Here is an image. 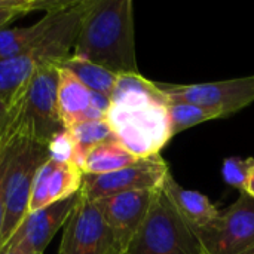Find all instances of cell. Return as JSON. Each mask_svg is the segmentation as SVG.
Instances as JSON below:
<instances>
[{"label": "cell", "mask_w": 254, "mask_h": 254, "mask_svg": "<svg viewBox=\"0 0 254 254\" xmlns=\"http://www.w3.org/2000/svg\"><path fill=\"white\" fill-rule=\"evenodd\" d=\"M140 159L137 156L128 152L118 141H110L88 150L80 168L83 174H107L134 165Z\"/></svg>", "instance_id": "17"}, {"label": "cell", "mask_w": 254, "mask_h": 254, "mask_svg": "<svg viewBox=\"0 0 254 254\" xmlns=\"http://www.w3.org/2000/svg\"><path fill=\"white\" fill-rule=\"evenodd\" d=\"M159 89L170 100L190 103L226 118L254 103V74L207 83L173 85L159 83Z\"/></svg>", "instance_id": "8"}, {"label": "cell", "mask_w": 254, "mask_h": 254, "mask_svg": "<svg viewBox=\"0 0 254 254\" xmlns=\"http://www.w3.org/2000/svg\"><path fill=\"white\" fill-rule=\"evenodd\" d=\"M85 58L116 76L138 74L131 0H91L73 48Z\"/></svg>", "instance_id": "2"}, {"label": "cell", "mask_w": 254, "mask_h": 254, "mask_svg": "<svg viewBox=\"0 0 254 254\" xmlns=\"http://www.w3.org/2000/svg\"><path fill=\"white\" fill-rule=\"evenodd\" d=\"M0 254H22L21 252L12 249V247H4L3 250H0Z\"/></svg>", "instance_id": "26"}, {"label": "cell", "mask_w": 254, "mask_h": 254, "mask_svg": "<svg viewBox=\"0 0 254 254\" xmlns=\"http://www.w3.org/2000/svg\"><path fill=\"white\" fill-rule=\"evenodd\" d=\"M7 128L12 132V156L7 171L0 250L7 244L21 222L27 217L34 177L39 168L49 159L48 144L24 135L10 124Z\"/></svg>", "instance_id": "6"}, {"label": "cell", "mask_w": 254, "mask_h": 254, "mask_svg": "<svg viewBox=\"0 0 254 254\" xmlns=\"http://www.w3.org/2000/svg\"><path fill=\"white\" fill-rule=\"evenodd\" d=\"M205 254H254V199L241 196L208 229L196 232Z\"/></svg>", "instance_id": "10"}, {"label": "cell", "mask_w": 254, "mask_h": 254, "mask_svg": "<svg viewBox=\"0 0 254 254\" xmlns=\"http://www.w3.org/2000/svg\"><path fill=\"white\" fill-rule=\"evenodd\" d=\"M57 254H122L98 205L79 193Z\"/></svg>", "instance_id": "7"}, {"label": "cell", "mask_w": 254, "mask_h": 254, "mask_svg": "<svg viewBox=\"0 0 254 254\" xmlns=\"http://www.w3.org/2000/svg\"><path fill=\"white\" fill-rule=\"evenodd\" d=\"M170 173L168 164L161 155L140 159L134 165L107 173V174H83L80 195L92 202L135 190H156L162 188Z\"/></svg>", "instance_id": "9"}, {"label": "cell", "mask_w": 254, "mask_h": 254, "mask_svg": "<svg viewBox=\"0 0 254 254\" xmlns=\"http://www.w3.org/2000/svg\"><path fill=\"white\" fill-rule=\"evenodd\" d=\"M58 67L73 73L91 92L106 95L107 98H112L119 79V76H116L115 73L73 54L64 58L58 64Z\"/></svg>", "instance_id": "18"}, {"label": "cell", "mask_w": 254, "mask_h": 254, "mask_svg": "<svg viewBox=\"0 0 254 254\" xmlns=\"http://www.w3.org/2000/svg\"><path fill=\"white\" fill-rule=\"evenodd\" d=\"M153 193L155 190H135L95 201L122 253L127 252L132 238L143 225L149 213Z\"/></svg>", "instance_id": "12"}, {"label": "cell", "mask_w": 254, "mask_h": 254, "mask_svg": "<svg viewBox=\"0 0 254 254\" xmlns=\"http://www.w3.org/2000/svg\"><path fill=\"white\" fill-rule=\"evenodd\" d=\"M58 74L57 63L39 65L10 100L9 124L24 135L43 144H48L54 135L65 129L57 103Z\"/></svg>", "instance_id": "4"}, {"label": "cell", "mask_w": 254, "mask_h": 254, "mask_svg": "<svg viewBox=\"0 0 254 254\" xmlns=\"http://www.w3.org/2000/svg\"><path fill=\"white\" fill-rule=\"evenodd\" d=\"M122 254H125V253H122Z\"/></svg>", "instance_id": "27"}, {"label": "cell", "mask_w": 254, "mask_h": 254, "mask_svg": "<svg viewBox=\"0 0 254 254\" xmlns=\"http://www.w3.org/2000/svg\"><path fill=\"white\" fill-rule=\"evenodd\" d=\"M48 153H49V159H54L58 162L76 164L77 150H76V143L71 134L67 129H64L58 132L57 135H54L51 141L48 143Z\"/></svg>", "instance_id": "23"}, {"label": "cell", "mask_w": 254, "mask_h": 254, "mask_svg": "<svg viewBox=\"0 0 254 254\" xmlns=\"http://www.w3.org/2000/svg\"><path fill=\"white\" fill-rule=\"evenodd\" d=\"M82 182L83 171L79 165L48 159L34 177L28 213L73 198L80 192Z\"/></svg>", "instance_id": "13"}, {"label": "cell", "mask_w": 254, "mask_h": 254, "mask_svg": "<svg viewBox=\"0 0 254 254\" xmlns=\"http://www.w3.org/2000/svg\"><path fill=\"white\" fill-rule=\"evenodd\" d=\"M12 156V132L9 128L0 135V234L4 219V202H6V185H7V171Z\"/></svg>", "instance_id": "22"}, {"label": "cell", "mask_w": 254, "mask_h": 254, "mask_svg": "<svg viewBox=\"0 0 254 254\" xmlns=\"http://www.w3.org/2000/svg\"><path fill=\"white\" fill-rule=\"evenodd\" d=\"M57 103L64 128L85 122L88 109L91 107V91L68 70L60 68Z\"/></svg>", "instance_id": "15"}, {"label": "cell", "mask_w": 254, "mask_h": 254, "mask_svg": "<svg viewBox=\"0 0 254 254\" xmlns=\"http://www.w3.org/2000/svg\"><path fill=\"white\" fill-rule=\"evenodd\" d=\"M52 10L28 27H4L0 30V60L13 58L36 51L51 25Z\"/></svg>", "instance_id": "16"}, {"label": "cell", "mask_w": 254, "mask_h": 254, "mask_svg": "<svg viewBox=\"0 0 254 254\" xmlns=\"http://www.w3.org/2000/svg\"><path fill=\"white\" fill-rule=\"evenodd\" d=\"M164 192L180 213V216L198 232L211 228L220 217V211L214 207V204L198 190L186 189L180 186L171 171L164 180L162 185Z\"/></svg>", "instance_id": "14"}, {"label": "cell", "mask_w": 254, "mask_h": 254, "mask_svg": "<svg viewBox=\"0 0 254 254\" xmlns=\"http://www.w3.org/2000/svg\"><path fill=\"white\" fill-rule=\"evenodd\" d=\"M77 199L79 193L70 199L28 213L4 247H12L22 254H43L55 234L64 228L77 204Z\"/></svg>", "instance_id": "11"}, {"label": "cell", "mask_w": 254, "mask_h": 254, "mask_svg": "<svg viewBox=\"0 0 254 254\" xmlns=\"http://www.w3.org/2000/svg\"><path fill=\"white\" fill-rule=\"evenodd\" d=\"M91 0H70L52 10L51 25L42 45L25 55L0 60V100H12L36 68L45 63L60 64L73 54L83 15Z\"/></svg>", "instance_id": "3"}, {"label": "cell", "mask_w": 254, "mask_h": 254, "mask_svg": "<svg viewBox=\"0 0 254 254\" xmlns=\"http://www.w3.org/2000/svg\"><path fill=\"white\" fill-rule=\"evenodd\" d=\"M254 168V158H241V156H231L223 162L222 174L228 185L238 189L241 193H246L247 183L250 174Z\"/></svg>", "instance_id": "21"}, {"label": "cell", "mask_w": 254, "mask_h": 254, "mask_svg": "<svg viewBox=\"0 0 254 254\" xmlns=\"http://www.w3.org/2000/svg\"><path fill=\"white\" fill-rule=\"evenodd\" d=\"M167 110H168V116H170L173 137L198 125V124L208 122L213 119H222V116L213 110H208V109H204V107H199V106H195L190 103H185V101H174L170 98L167 103Z\"/></svg>", "instance_id": "20"}, {"label": "cell", "mask_w": 254, "mask_h": 254, "mask_svg": "<svg viewBox=\"0 0 254 254\" xmlns=\"http://www.w3.org/2000/svg\"><path fill=\"white\" fill-rule=\"evenodd\" d=\"M125 254H205L196 231L180 216L162 188Z\"/></svg>", "instance_id": "5"}, {"label": "cell", "mask_w": 254, "mask_h": 254, "mask_svg": "<svg viewBox=\"0 0 254 254\" xmlns=\"http://www.w3.org/2000/svg\"><path fill=\"white\" fill-rule=\"evenodd\" d=\"M67 131L71 134V137L76 143V150H77L76 164L79 167H82L83 156L88 150H91L95 146L104 144V143L116 141V138H115V135H113L106 119L85 121V122H80V124L70 127Z\"/></svg>", "instance_id": "19"}, {"label": "cell", "mask_w": 254, "mask_h": 254, "mask_svg": "<svg viewBox=\"0 0 254 254\" xmlns=\"http://www.w3.org/2000/svg\"><path fill=\"white\" fill-rule=\"evenodd\" d=\"M167 103L156 82L140 73L119 76L106 113L116 141L138 159L159 155L173 138Z\"/></svg>", "instance_id": "1"}, {"label": "cell", "mask_w": 254, "mask_h": 254, "mask_svg": "<svg viewBox=\"0 0 254 254\" xmlns=\"http://www.w3.org/2000/svg\"><path fill=\"white\" fill-rule=\"evenodd\" d=\"M10 110H12V103L10 100H0V135L4 132V129L9 125L10 121Z\"/></svg>", "instance_id": "24"}, {"label": "cell", "mask_w": 254, "mask_h": 254, "mask_svg": "<svg viewBox=\"0 0 254 254\" xmlns=\"http://www.w3.org/2000/svg\"><path fill=\"white\" fill-rule=\"evenodd\" d=\"M247 195H250L254 199V168L250 174V179H249V183H247V190H246Z\"/></svg>", "instance_id": "25"}]
</instances>
